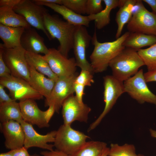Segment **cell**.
<instances>
[{
    "mask_svg": "<svg viewBox=\"0 0 156 156\" xmlns=\"http://www.w3.org/2000/svg\"><path fill=\"white\" fill-rule=\"evenodd\" d=\"M108 148L106 143L99 141L86 142L71 156H101Z\"/></svg>",
    "mask_w": 156,
    "mask_h": 156,
    "instance_id": "cell-28",
    "label": "cell"
},
{
    "mask_svg": "<svg viewBox=\"0 0 156 156\" xmlns=\"http://www.w3.org/2000/svg\"><path fill=\"white\" fill-rule=\"evenodd\" d=\"M25 29L23 27H13L0 23V38L3 42L2 46L6 49L21 46V39Z\"/></svg>",
    "mask_w": 156,
    "mask_h": 156,
    "instance_id": "cell-21",
    "label": "cell"
},
{
    "mask_svg": "<svg viewBox=\"0 0 156 156\" xmlns=\"http://www.w3.org/2000/svg\"><path fill=\"white\" fill-rule=\"evenodd\" d=\"M144 75L146 83L156 81V69L148 71L144 73Z\"/></svg>",
    "mask_w": 156,
    "mask_h": 156,
    "instance_id": "cell-39",
    "label": "cell"
},
{
    "mask_svg": "<svg viewBox=\"0 0 156 156\" xmlns=\"http://www.w3.org/2000/svg\"><path fill=\"white\" fill-rule=\"evenodd\" d=\"M127 28L130 33L156 36V15L148 11L143 5L133 14Z\"/></svg>",
    "mask_w": 156,
    "mask_h": 156,
    "instance_id": "cell-13",
    "label": "cell"
},
{
    "mask_svg": "<svg viewBox=\"0 0 156 156\" xmlns=\"http://www.w3.org/2000/svg\"><path fill=\"white\" fill-rule=\"evenodd\" d=\"M105 7L98 14L88 15L90 21H94L95 28L100 29L109 23L110 13L112 10L117 7L120 8L124 4L126 0H103Z\"/></svg>",
    "mask_w": 156,
    "mask_h": 156,
    "instance_id": "cell-22",
    "label": "cell"
},
{
    "mask_svg": "<svg viewBox=\"0 0 156 156\" xmlns=\"http://www.w3.org/2000/svg\"><path fill=\"white\" fill-rule=\"evenodd\" d=\"M23 129L25 135L24 146L27 149L31 147H37L52 151L54 145L48 144L54 142L56 131H53L45 135L38 133L33 125L23 120L20 123Z\"/></svg>",
    "mask_w": 156,
    "mask_h": 156,
    "instance_id": "cell-15",
    "label": "cell"
},
{
    "mask_svg": "<svg viewBox=\"0 0 156 156\" xmlns=\"http://www.w3.org/2000/svg\"><path fill=\"white\" fill-rule=\"evenodd\" d=\"M101 0H87L86 14L88 15L96 14L103 9Z\"/></svg>",
    "mask_w": 156,
    "mask_h": 156,
    "instance_id": "cell-33",
    "label": "cell"
},
{
    "mask_svg": "<svg viewBox=\"0 0 156 156\" xmlns=\"http://www.w3.org/2000/svg\"><path fill=\"white\" fill-rule=\"evenodd\" d=\"M87 0H62V4L76 13L86 14Z\"/></svg>",
    "mask_w": 156,
    "mask_h": 156,
    "instance_id": "cell-31",
    "label": "cell"
},
{
    "mask_svg": "<svg viewBox=\"0 0 156 156\" xmlns=\"http://www.w3.org/2000/svg\"><path fill=\"white\" fill-rule=\"evenodd\" d=\"M62 107L63 124L70 125L75 121L87 122L91 110L86 104L79 103L73 94L64 101Z\"/></svg>",
    "mask_w": 156,
    "mask_h": 156,
    "instance_id": "cell-14",
    "label": "cell"
},
{
    "mask_svg": "<svg viewBox=\"0 0 156 156\" xmlns=\"http://www.w3.org/2000/svg\"><path fill=\"white\" fill-rule=\"evenodd\" d=\"M0 84L9 90L13 99L20 101L27 99L39 100L43 96L35 90L27 81L12 75L0 78Z\"/></svg>",
    "mask_w": 156,
    "mask_h": 156,
    "instance_id": "cell-9",
    "label": "cell"
},
{
    "mask_svg": "<svg viewBox=\"0 0 156 156\" xmlns=\"http://www.w3.org/2000/svg\"><path fill=\"white\" fill-rule=\"evenodd\" d=\"M92 37L88 33L86 26H76L73 49L77 66L81 70H88L93 74L94 73L90 63L86 58V50L89 47Z\"/></svg>",
    "mask_w": 156,
    "mask_h": 156,
    "instance_id": "cell-11",
    "label": "cell"
},
{
    "mask_svg": "<svg viewBox=\"0 0 156 156\" xmlns=\"http://www.w3.org/2000/svg\"><path fill=\"white\" fill-rule=\"evenodd\" d=\"M42 156H71L56 149L52 151H44L40 152Z\"/></svg>",
    "mask_w": 156,
    "mask_h": 156,
    "instance_id": "cell-38",
    "label": "cell"
},
{
    "mask_svg": "<svg viewBox=\"0 0 156 156\" xmlns=\"http://www.w3.org/2000/svg\"><path fill=\"white\" fill-rule=\"evenodd\" d=\"M30 78L29 83L45 99L51 94L55 84L53 80L47 78L45 75L29 66Z\"/></svg>",
    "mask_w": 156,
    "mask_h": 156,
    "instance_id": "cell-20",
    "label": "cell"
},
{
    "mask_svg": "<svg viewBox=\"0 0 156 156\" xmlns=\"http://www.w3.org/2000/svg\"><path fill=\"white\" fill-rule=\"evenodd\" d=\"M143 1L150 5L152 10V12L156 15V0H143Z\"/></svg>",
    "mask_w": 156,
    "mask_h": 156,
    "instance_id": "cell-42",
    "label": "cell"
},
{
    "mask_svg": "<svg viewBox=\"0 0 156 156\" xmlns=\"http://www.w3.org/2000/svg\"><path fill=\"white\" fill-rule=\"evenodd\" d=\"M17 14L23 16L31 26L42 31L48 39H53L47 30L44 23V16L47 10L29 0H21L13 8Z\"/></svg>",
    "mask_w": 156,
    "mask_h": 156,
    "instance_id": "cell-5",
    "label": "cell"
},
{
    "mask_svg": "<svg viewBox=\"0 0 156 156\" xmlns=\"http://www.w3.org/2000/svg\"><path fill=\"white\" fill-rule=\"evenodd\" d=\"M129 34V31L126 32L114 41L100 42L98 40L95 29L91 41L94 49L90 56L94 73H101L107 69L111 61L125 48L122 43Z\"/></svg>",
    "mask_w": 156,
    "mask_h": 156,
    "instance_id": "cell-1",
    "label": "cell"
},
{
    "mask_svg": "<svg viewBox=\"0 0 156 156\" xmlns=\"http://www.w3.org/2000/svg\"><path fill=\"white\" fill-rule=\"evenodd\" d=\"M45 27L52 39L56 38L60 45L57 50L68 57L70 51L73 49L74 35L76 26L62 20L56 15L48 12L44 16Z\"/></svg>",
    "mask_w": 156,
    "mask_h": 156,
    "instance_id": "cell-2",
    "label": "cell"
},
{
    "mask_svg": "<svg viewBox=\"0 0 156 156\" xmlns=\"http://www.w3.org/2000/svg\"><path fill=\"white\" fill-rule=\"evenodd\" d=\"M123 82L117 79L112 75H107L104 77L103 99L105 107L102 113L90 125L88 132L94 129L99 125L112 109L118 98L125 92Z\"/></svg>",
    "mask_w": 156,
    "mask_h": 156,
    "instance_id": "cell-6",
    "label": "cell"
},
{
    "mask_svg": "<svg viewBox=\"0 0 156 156\" xmlns=\"http://www.w3.org/2000/svg\"><path fill=\"white\" fill-rule=\"evenodd\" d=\"M0 156H12L9 151L1 153L0 154Z\"/></svg>",
    "mask_w": 156,
    "mask_h": 156,
    "instance_id": "cell-45",
    "label": "cell"
},
{
    "mask_svg": "<svg viewBox=\"0 0 156 156\" xmlns=\"http://www.w3.org/2000/svg\"><path fill=\"white\" fill-rule=\"evenodd\" d=\"M0 129L5 138L6 148L12 150L24 146V133L20 123L14 120L0 123Z\"/></svg>",
    "mask_w": 156,
    "mask_h": 156,
    "instance_id": "cell-16",
    "label": "cell"
},
{
    "mask_svg": "<svg viewBox=\"0 0 156 156\" xmlns=\"http://www.w3.org/2000/svg\"><path fill=\"white\" fill-rule=\"evenodd\" d=\"M138 156H144L142 154H139L138 155Z\"/></svg>",
    "mask_w": 156,
    "mask_h": 156,
    "instance_id": "cell-47",
    "label": "cell"
},
{
    "mask_svg": "<svg viewBox=\"0 0 156 156\" xmlns=\"http://www.w3.org/2000/svg\"><path fill=\"white\" fill-rule=\"evenodd\" d=\"M109 148L108 147L101 156H108Z\"/></svg>",
    "mask_w": 156,
    "mask_h": 156,
    "instance_id": "cell-46",
    "label": "cell"
},
{
    "mask_svg": "<svg viewBox=\"0 0 156 156\" xmlns=\"http://www.w3.org/2000/svg\"><path fill=\"white\" fill-rule=\"evenodd\" d=\"M0 23L13 27H23L25 29L31 26L25 18L17 14L13 8L6 6L0 7Z\"/></svg>",
    "mask_w": 156,
    "mask_h": 156,
    "instance_id": "cell-23",
    "label": "cell"
},
{
    "mask_svg": "<svg viewBox=\"0 0 156 156\" xmlns=\"http://www.w3.org/2000/svg\"><path fill=\"white\" fill-rule=\"evenodd\" d=\"M21 46L27 52L45 55L49 51L44 39L34 28L25 29L21 39Z\"/></svg>",
    "mask_w": 156,
    "mask_h": 156,
    "instance_id": "cell-18",
    "label": "cell"
},
{
    "mask_svg": "<svg viewBox=\"0 0 156 156\" xmlns=\"http://www.w3.org/2000/svg\"><path fill=\"white\" fill-rule=\"evenodd\" d=\"M148 71L156 69V43L146 49H141L138 51Z\"/></svg>",
    "mask_w": 156,
    "mask_h": 156,
    "instance_id": "cell-29",
    "label": "cell"
},
{
    "mask_svg": "<svg viewBox=\"0 0 156 156\" xmlns=\"http://www.w3.org/2000/svg\"><path fill=\"white\" fill-rule=\"evenodd\" d=\"M4 87L3 85L0 84V103L16 101L12 99L6 93L4 89Z\"/></svg>",
    "mask_w": 156,
    "mask_h": 156,
    "instance_id": "cell-37",
    "label": "cell"
},
{
    "mask_svg": "<svg viewBox=\"0 0 156 156\" xmlns=\"http://www.w3.org/2000/svg\"><path fill=\"white\" fill-rule=\"evenodd\" d=\"M25 57L30 66L34 68L39 73L47 76L55 82L58 77L53 73L47 61L42 57V56L26 51Z\"/></svg>",
    "mask_w": 156,
    "mask_h": 156,
    "instance_id": "cell-24",
    "label": "cell"
},
{
    "mask_svg": "<svg viewBox=\"0 0 156 156\" xmlns=\"http://www.w3.org/2000/svg\"><path fill=\"white\" fill-rule=\"evenodd\" d=\"M23 119L40 128H47L49 124L45 117V111L41 110L35 100L27 99L19 102Z\"/></svg>",
    "mask_w": 156,
    "mask_h": 156,
    "instance_id": "cell-17",
    "label": "cell"
},
{
    "mask_svg": "<svg viewBox=\"0 0 156 156\" xmlns=\"http://www.w3.org/2000/svg\"><path fill=\"white\" fill-rule=\"evenodd\" d=\"M27 148L23 146L21 147L10 150L9 152L12 156H31Z\"/></svg>",
    "mask_w": 156,
    "mask_h": 156,
    "instance_id": "cell-36",
    "label": "cell"
},
{
    "mask_svg": "<svg viewBox=\"0 0 156 156\" xmlns=\"http://www.w3.org/2000/svg\"></svg>",
    "mask_w": 156,
    "mask_h": 156,
    "instance_id": "cell-49",
    "label": "cell"
},
{
    "mask_svg": "<svg viewBox=\"0 0 156 156\" xmlns=\"http://www.w3.org/2000/svg\"><path fill=\"white\" fill-rule=\"evenodd\" d=\"M21 0H0V7L6 6L13 8L20 2Z\"/></svg>",
    "mask_w": 156,
    "mask_h": 156,
    "instance_id": "cell-40",
    "label": "cell"
},
{
    "mask_svg": "<svg viewBox=\"0 0 156 156\" xmlns=\"http://www.w3.org/2000/svg\"><path fill=\"white\" fill-rule=\"evenodd\" d=\"M125 92L140 104H153L156 107V95L148 87L141 69L123 82Z\"/></svg>",
    "mask_w": 156,
    "mask_h": 156,
    "instance_id": "cell-8",
    "label": "cell"
},
{
    "mask_svg": "<svg viewBox=\"0 0 156 156\" xmlns=\"http://www.w3.org/2000/svg\"><path fill=\"white\" fill-rule=\"evenodd\" d=\"M78 75L77 73L72 76L58 77L49 96L45 99V107L53 105L55 112L59 113L64 101L75 92L74 83Z\"/></svg>",
    "mask_w": 156,
    "mask_h": 156,
    "instance_id": "cell-10",
    "label": "cell"
},
{
    "mask_svg": "<svg viewBox=\"0 0 156 156\" xmlns=\"http://www.w3.org/2000/svg\"><path fill=\"white\" fill-rule=\"evenodd\" d=\"M23 120L19 104L16 101L0 103V123L14 120L20 123Z\"/></svg>",
    "mask_w": 156,
    "mask_h": 156,
    "instance_id": "cell-26",
    "label": "cell"
},
{
    "mask_svg": "<svg viewBox=\"0 0 156 156\" xmlns=\"http://www.w3.org/2000/svg\"><path fill=\"white\" fill-rule=\"evenodd\" d=\"M93 75L88 70H81L80 74L76 77L75 83L84 86H90L91 83L94 82Z\"/></svg>",
    "mask_w": 156,
    "mask_h": 156,
    "instance_id": "cell-32",
    "label": "cell"
},
{
    "mask_svg": "<svg viewBox=\"0 0 156 156\" xmlns=\"http://www.w3.org/2000/svg\"><path fill=\"white\" fill-rule=\"evenodd\" d=\"M2 50V57L5 64L10 70L11 75L29 81V66L25 56L26 51L21 47L6 49L0 44Z\"/></svg>",
    "mask_w": 156,
    "mask_h": 156,
    "instance_id": "cell-7",
    "label": "cell"
},
{
    "mask_svg": "<svg viewBox=\"0 0 156 156\" xmlns=\"http://www.w3.org/2000/svg\"><path fill=\"white\" fill-rule=\"evenodd\" d=\"M39 1L45 3H54L63 5L62 0H38Z\"/></svg>",
    "mask_w": 156,
    "mask_h": 156,
    "instance_id": "cell-43",
    "label": "cell"
},
{
    "mask_svg": "<svg viewBox=\"0 0 156 156\" xmlns=\"http://www.w3.org/2000/svg\"><path fill=\"white\" fill-rule=\"evenodd\" d=\"M156 43V36L142 33H130L122 43L125 47L132 48L137 51L146 46H150Z\"/></svg>",
    "mask_w": 156,
    "mask_h": 156,
    "instance_id": "cell-25",
    "label": "cell"
},
{
    "mask_svg": "<svg viewBox=\"0 0 156 156\" xmlns=\"http://www.w3.org/2000/svg\"><path fill=\"white\" fill-rule=\"evenodd\" d=\"M32 1L38 5L49 8L62 15L66 21L70 24L76 26H89L91 21L88 16H85L77 14L63 5L44 3L38 0Z\"/></svg>",
    "mask_w": 156,
    "mask_h": 156,
    "instance_id": "cell-19",
    "label": "cell"
},
{
    "mask_svg": "<svg viewBox=\"0 0 156 156\" xmlns=\"http://www.w3.org/2000/svg\"><path fill=\"white\" fill-rule=\"evenodd\" d=\"M90 138L83 133L72 128L71 125L63 124L56 131L53 145L57 150L71 156Z\"/></svg>",
    "mask_w": 156,
    "mask_h": 156,
    "instance_id": "cell-4",
    "label": "cell"
},
{
    "mask_svg": "<svg viewBox=\"0 0 156 156\" xmlns=\"http://www.w3.org/2000/svg\"><path fill=\"white\" fill-rule=\"evenodd\" d=\"M42 57L48 63L51 70L58 77L70 76L77 73L75 58H68L55 48L49 49L48 53L43 55Z\"/></svg>",
    "mask_w": 156,
    "mask_h": 156,
    "instance_id": "cell-12",
    "label": "cell"
},
{
    "mask_svg": "<svg viewBox=\"0 0 156 156\" xmlns=\"http://www.w3.org/2000/svg\"><path fill=\"white\" fill-rule=\"evenodd\" d=\"M149 131L151 136L156 138V131L152 129H150Z\"/></svg>",
    "mask_w": 156,
    "mask_h": 156,
    "instance_id": "cell-44",
    "label": "cell"
},
{
    "mask_svg": "<svg viewBox=\"0 0 156 156\" xmlns=\"http://www.w3.org/2000/svg\"><path fill=\"white\" fill-rule=\"evenodd\" d=\"M137 0H126L123 5L117 12L115 20L118 26L116 35L117 39L120 36L124 25L128 23L132 16V9Z\"/></svg>",
    "mask_w": 156,
    "mask_h": 156,
    "instance_id": "cell-27",
    "label": "cell"
},
{
    "mask_svg": "<svg viewBox=\"0 0 156 156\" xmlns=\"http://www.w3.org/2000/svg\"><path fill=\"white\" fill-rule=\"evenodd\" d=\"M31 156H40L37 155H31Z\"/></svg>",
    "mask_w": 156,
    "mask_h": 156,
    "instance_id": "cell-48",
    "label": "cell"
},
{
    "mask_svg": "<svg viewBox=\"0 0 156 156\" xmlns=\"http://www.w3.org/2000/svg\"><path fill=\"white\" fill-rule=\"evenodd\" d=\"M144 65L137 51L125 47L111 61L109 66L112 70V75L124 82L134 75Z\"/></svg>",
    "mask_w": 156,
    "mask_h": 156,
    "instance_id": "cell-3",
    "label": "cell"
},
{
    "mask_svg": "<svg viewBox=\"0 0 156 156\" xmlns=\"http://www.w3.org/2000/svg\"><path fill=\"white\" fill-rule=\"evenodd\" d=\"M109 156H138L134 146L125 144L120 145L117 144L112 143L109 148Z\"/></svg>",
    "mask_w": 156,
    "mask_h": 156,
    "instance_id": "cell-30",
    "label": "cell"
},
{
    "mask_svg": "<svg viewBox=\"0 0 156 156\" xmlns=\"http://www.w3.org/2000/svg\"><path fill=\"white\" fill-rule=\"evenodd\" d=\"M74 87L75 92L76 94L75 96L76 99L80 103H84L83 101V95L85 94L84 90L85 86L74 83Z\"/></svg>",
    "mask_w": 156,
    "mask_h": 156,
    "instance_id": "cell-35",
    "label": "cell"
},
{
    "mask_svg": "<svg viewBox=\"0 0 156 156\" xmlns=\"http://www.w3.org/2000/svg\"><path fill=\"white\" fill-rule=\"evenodd\" d=\"M48 109L45 111V117L47 122L49 123L50 119L52 117L54 113L55 112L54 106L50 105Z\"/></svg>",
    "mask_w": 156,
    "mask_h": 156,
    "instance_id": "cell-41",
    "label": "cell"
},
{
    "mask_svg": "<svg viewBox=\"0 0 156 156\" xmlns=\"http://www.w3.org/2000/svg\"><path fill=\"white\" fill-rule=\"evenodd\" d=\"M11 75L10 71L3 60L2 49L0 48V77H6Z\"/></svg>",
    "mask_w": 156,
    "mask_h": 156,
    "instance_id": "cell-34",
    "label": "cell"
}]
</instances>
